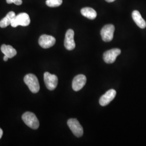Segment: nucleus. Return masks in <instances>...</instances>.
<instances>
[{"instance_id": "1", "label": "nucleus", "mask_w": 146, "mask_h": 146, "mask_svg": "<svg viewBox=\"0 0 146 146\" xmlns=\"http://www.w3.org/2000/svg\"><path fill=\"white\" fill-rule=\"evenodd\" d=\"M24 82L33 93H37L40 90V84L36 76L33 74H28L24 78Z\"/></svg>"}, {"instance_id": "2", "label": "nucleus", "mask_w": 146, "mask_h": 146, "mask_svg": "<svg viewBox=\"0 0 146 146\" xmlns=\"http://www.w3.org/2000/svg\"><path fill=\"white\" fill-rule=\"evenodd\" d=\"M22 119L25 123L31 129H37L39 127L40 123L36 116L31 112L25 113L22 116Z\"/></svg>"}, {"instance_id": "3", "label": "nucleus", "mask_w": 146, "mask_h": 146, "mask_svg": "<svg viewBox=\"0 0 146 146\" xmlns=\"http://www.w3.org/2000/svg\"><path fill=\"white\" fill-rule=\"evenodd\" d=\"M31 23L29 16L25 13H22L16 16L11 23V26L16 28L19 26H28Z\"/></svg>"}, {"instance_id": "4", "label": "nucleus", "mask_w": 146, "mask_h": 146, "mask_svg": "<svg viewBox=\"0 0 146 146\" xmlns=\"http://www.w3.org/2000/svg\"><path fill=\"white\" fill-rule=\"evenodd\" d=\"M67 125L74 135L78 137H80L83 135V128L77 119H70L68 120Z\"/></svg>"}, {"instance_id": "5", "label": "nucleus", "mask_w": 146, "mask_h": 146, "mask_svg": "<svg viewBox=\"0 0 146 146\" xmlns=\"http://www.w3.org/2000/svg\"><path fill=\"white\" fill-rule=\"evenodd\" d=\"M115 27L113 25H107L104 26L101 31V35L103 41L108 42L111 41L114 37Z\"/></svg>"}, {"instance_id": "6", "label": "nucleus", "mask_w": 146, "mask_h": 146, "mask_svg": "<svg viewBox=\"0 0 146 146\" xmlns=\"http://www.w3.org/2000/svg\"><path fill=\"white\" fill-rule=\"evenodd\" d=\"M44 81L48 89L53 90L56 88L58 84V77L48 72L44 74Z\"/></svg>"}, {"instance_id": "7", "label": "nucleus", "mask_w": 146, "mask_h": 146, "mask_svg": "<svg viewBox=\"0 0 146 146\" xmlns=\"http://www.w3.org/2000/svg\"><path fill=\"white\" fill-rule=\"evenodd\" d=\"M121 52V51L119 48H114L106 51L104 52L103 56L104 62L108 64L114 62Z\"/></svg>"}, {"instance_id": "8", "label": "nucleus", "mask_w": 146, "mask_h": 146, "mask_svg": "<svg viewBox=\"0 0 146 146\" xmlns=\"http://www.w3.org/2000/svg\"><path fill=\"white\" fill-rule=\"evenodd\" d=\"M56 42V39L54 37L48 35H42L38 40V43L41 47L47 49L52 47Z\"/></svg>"}, {"instance_id": "9", "label": "nucleus", "mask_w": 146, "mask_h": 146, "mask_svg": "<svg viewBox=\"0 0 146 146\" xmlns=\"http://www.w3.org/2000/svg\"><path fill=\"white\" fill-rule=\"evenodd\" d=\"M74 31L72 29H68L66 33L64 45L68 50H72L75 48V43L74 39Z\"/></svg>"}, {"instance_id": "10", "label": "nucleus", "mask_w": 146, "mask_h": 146, "mask_svg": "<svg viewBox=\"0 0 146 146\" xmlns=\"http://www.w3.org/2000/svg\"><path fill=\"white\" fill-rule=\"evenodd\" d=\"M87 78L85 75L82 74H80L76 76L73 80L72 82V88L73 89L78 92L81 90L84 86L86 84Z\"/></svg>"}, {"instance_id": "11", "label": "nucleus", "mask_w": 146, "mask_h": 146, "mask_svg": "<svg viewBox=\"0 0 146 146\" xmlns=\"http://www.w3.org/2000/svg\"><path fill=\"white\" fill-rule=\"evenodd\" d=\"M116 94V90L111 89L108 90L104 95H103L100 99L99 103L102 106H106L115 98Z\"/></svg>"}, {"instance_id": "12", "label": "nucleus", "mask_w": 146, "mask_h": 146, "mask_svg": "<svg viewBox=\"0 0 146 146\" xmlns=\"http://www.w3.org/2000/svg\"><path fill=\"white\" fill-rule=\"evenodd\" d=\"M132 18L139 27L141 29H144L146 28V21L142 18L139 11H133L132 13Z\"/></svg>"}, {"instance_id": "13", "label": "nucleus", "mask_w": 146, "mask_h": 146, "mask_svg": "<svg viewBox=\"0 0 146 146\" xmlns=\"http://www.w3.org/2000/svg\"><path fill=\"white\" fill-rule=\"evenodd\" d=\"M1 50L5 55L9 58L14 57L17 54L15 49L10 45H5V44H2L1 47Z\"/></svg>"}, {"instance_id": "14", "label": "nucleus", "mask_w": 146, "mask_h": 146, "mask_svg": "<svg viewBox=\"0 0 146 146\" xmlns=\"http://www.w3.org/2000/svg\"><path fill=\"white\" fill-rule=\"evenodd\" d=\"M15 13L14 11L9 12L5 17L0 21V27L4 28L11 25V21L16 16Z\"/></svg>"}, {"instance_id": "15", "label": "nucleus", "mask_w": 146, "mask_h": 146, "mask_svg": "<svg viewBox=\"0 0 146 146\" xmlns=\"http://www.w3.org/2000/svg\"><path fill=\"white\" fill-rule=\"evenodd\" d=\"M81 13L82 15L90 20H94L96 16L97 13L94 9L89 7L84 8L81 10Z\"/></svg>"}, {"instance_id": "16", "label": "nucleus", "mask_w": 146, "mask_h": 146, "mask_svg": "<svg viewBox=\"0 0 146 146\" xmlns=\"http://www.w3.org/2000/svg\"><path fill=\"white\" fill-rule=\"evenodd\" d=\"M46 3L49 7H57L62 5V0H47Z\"/></svg>"}, {"instance_id": "17", "label": "nucleus", "mask_w": 146, "mask_h": 146, "mask_svg": "<svg viewBox=\"0 0 146 146\" xmlns=\"http://www.w3.org/2000/svg\"><path fill=\"white\" fill-rule=\"evenodd\" d=\"M6 1L8 4H11L13 3L16 5H21L22 3V0H6Z\"/></svg>"}, {"instance_id": "18", "label": "nucleus", "mask_w": 146, "mask_h": 146, "mask_svg": "<svg viewBox=\"0 0 146 146\" xmlns=\"http://www.w3.org/2000/svg\"><path fill=\"white\" fill-rule=\"evenodd\" d=\"M2 135H3V131H2V129L0 128V139H1Z\"/></svg>"}, {"instance_id": "19", "label": "nucleus", "mask_w": 146, "mask_h": 146, "mask_svg": "<svg viewBox=\"0 0 146 146\" xmlns=\"http://www.w3.org/2000/svg\"><path fill=\"white\" fill-rule=\"evenodd\" d=\"M8 57H7V56H5H5H4V58H3V60L5 61H8Z\"/></svg>"}, {"instance_id": "20", "label": "nucleus", "mask_w": 146, "mask_h": 146, "mask_svg": "<svg viewBox=\"0 0 146 146\" xmlns=\"http://www.w3.org/2000/svg\"><path fill=\"white\" fill-rule=\"evenodd\" d=\"M106 1L108 2H113L115 1V0H106Z\"/></svg>"}]
</instances>
